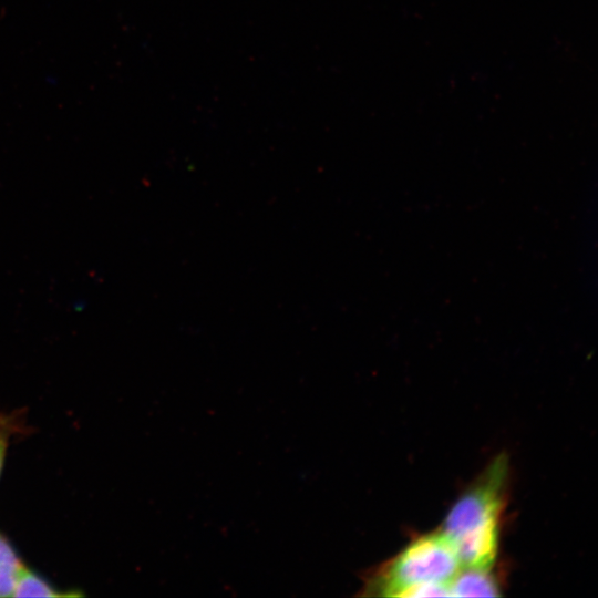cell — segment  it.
<instances>
[{
    "instance_id": "1",
    "label": "cell",
    "mask_w": 598,
    "mask_h": 598,
    "mask_svg": "<svg viewBox=\"0 0 598 598\" xmlns=\"http://www.w3.org/2000/svg\"><path fill=\"white\" fill-rule=\"evenodd\" d=\"M507 474L496 458L452 506L442 527L462 568H492L498 551L501 514Z\"/></svg>"
},
{
    "instance_id": "2",
    "label": "cell",
    "mask_w": 598,
    "mask_h": 598,
    "mask_svg": "<svg viewBox=\"0 0 598 598\" xmlns=\"http://www.w3.org/2000/svg\"><path fill=\"white\" fill-rule=\"evenodd\" d=\"M462 565L442 530L420 536L365 579V595L386 597L451 596Z\"/></svg>"
},
{
    "instance_id": "3",
    "label": "cell",
    "mask_w": 598,
    "mask_h": 598,
    "mask_svg": "<svg viewBox=\"0 0 598 598\" xmlns=\"http://www.w3.org/2000/svg\"><path fill=\"white\" fill-rule=\"evenodd\" d=\"M451 596L497 597L499 586L491 568H461L450 585Z\"/></svg>"
},
{
    "instance_id": "4",
    "label": "cell",
    "mask_w": 598,
    "mask_h": 598,
    "mask_svg": "<svg viewBox=\"0 0 598 598\" xmlns=\"http://www.w3.org/2000/svg\"><path fill=\"white\" fill-rule=\"evenodd\" d=\"M23 567L11 544L0 535V598L12 597L18 576Z\"/></svg>"
},
{
    "instance_id": "5",
    "label": "cell",
    "mask_w": 598,
    "mask_h": 598,
    "mask_svg": "<svg viewBox=\"0 0 598 598\" xmlns=\"http://www.w3.org/2000/svg\"><path fill=\"white\" fill-rule=\"evenodd\" d=\"M79 595L74 591H58L39 575L23 567L18 576L12 597H69Z\"/></svg>"
},
{
    "instance_id": "6",
    "label": "cell",
    "mask_w": 598,
    "mask_h": 598,
    "mask_svg": "<svg viewBox=\"0 0 598 598\" xmlns=\"http://www.w3.org/2000/svg\"><path fill=\"white\" fill-rule=\"evenodd\" d=\"M27 430L23 413L21 411L0 413V473L11 437L22 434Z\"/></svg>"
}]
</instances>
